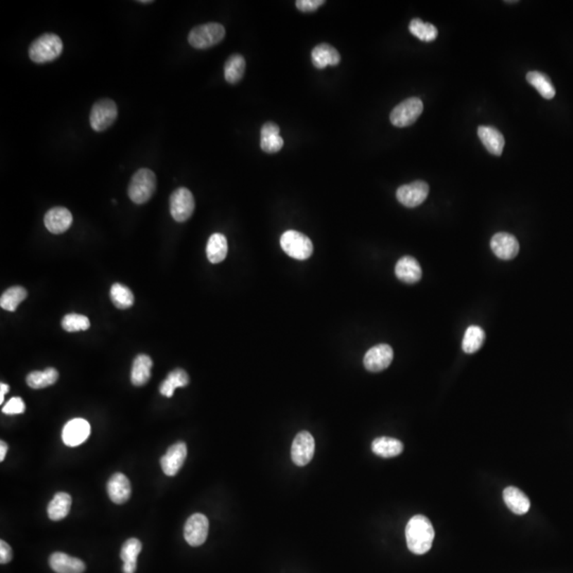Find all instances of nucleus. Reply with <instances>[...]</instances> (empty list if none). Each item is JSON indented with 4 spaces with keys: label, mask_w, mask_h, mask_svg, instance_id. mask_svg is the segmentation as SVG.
<instances>
[{
    "label": "nucleus",
    "mask_w": 573,
    "mask_h": 573,
    "mask_svg": "<svg viewBox=\"0 0 573 573\" xmlns=\"http://www.w3.org/2000/svg\"><path fill=\"white\" fill-rule=\"evenodd\" d=\"M225 28L218 22H208L195 27L189 32L188 41L195 49H208L223 41Z\"/></svg>",
    "instance_id": "nucleus-4"
},
{
    "label": "nucleus",
    "mask_w": 573,
    "mask_h": 573,
    "mask_svg": "<svg viewBox=\"0 0 573 573\" xmlns=\"http://www.w3.org/2000/svg\"><path fill=\"white\" fill-rule=\"evenodd\" d=\"M409 30L414 37L423 41H432L437 37V27L429 22H423L420 18H414L409 25Z\"/></svg>",
    "instance_id": "nucleus-35"
},
{
    "label": "nucleus",
    "mask_w": 573,
    "mask_h": 573,
    "mask_svg": "<svg viewBox=\"0 0 573 573\" xmlns=\"http://www.w3.org/2000/svg\"><path fill=\"white\" fill-rule=\"evenodd\" d=\"M429 195V186L424 181L403 185L396 191L398 201L406 207L414 208L424 203Z\"/></svg>",
    "instance_id": "nucleus-9"
},
{
    "label": "nucleus",
    "mask_w": 573,
    "mask_h": 573,
    "mask_svg": "<svg viewBox=\"0 0 573 573\" xmlns=\"http://www.w3.org/2000/svg\"><path fill=\"white\" fill-rule=\"evenodd\" d=\"M26 411V405H25L24 400L20 397H13L6 404L5 407L3 408V413L7 416H16V414H22Z\"/></svg>",
    "instance_id": "nucleus-38"
},
{
    "label": "nucleus",
    "mask_w": 573,
    "mask_h": 573,
    "mask_svg": "<svg viewBox=\"0 0 573 573\" xmlns=\"http://www.w3.org/2000/svg\"><path fill=\"white\" fill-rule=\"evenodd\" d=\"M156 176L153 171L141 168L135 172L129 185L128 193L135 204H145L153 197L156 191Z\"/></svg>",
    "instance_id": "nucleus-3"
},
{
    "label": "nucleus",
    "mask_w": 573,
    "mask_h": 573,
    "mask_svg": "<svg viewBox=\"0 0 573 573\" xmlns=\"http://www.w3.org/2000/svg\"><path fill=\"white\" fill-rule=\"evenodd\" d=\"M210 530V522L203 514H193L188 518L184 528V537L193 547H199L205 543Z\"/></svg>",
    "instance_id": "nucleus-11"
},
{
    "label": "nucleus",
    "mask_w": 573,
    "mask_h": 573,
    "mask_svg": "<svg viewBox=\"0 0 573 573\" xmlns=\"http://www.w3.org/2000/svg\"><path fill=\"white\" fill-rule=\"evenodd\" d=\"M527 80L545 99H552L555 96V89L551 80L543 72H530L527 75Z\"/></svg>",
    "instance_id": "nucleus-34"
},
{
    "label": "nucleus",
    "mask_w": 573,
    "mask_h": 573,
    "mask_svg": "<svg viewBox=\"0 0 573 573\" xmlns=\"http://www.w3.org/2000/svg\"><path fill=\"white\" fill-rule=\"evenodd\" d=\"M49 565L56 573H83L86 568L82 560L62 552L52 554L49 558Z\"/></svg>",
    "instance_id": "nucleus-18"
},
{
    "label": "nucleus",
    "mask_w": 573,
    "mask_h": 573,
    "mask_svg": "<svg viewBox=\"0 0 573 573\" xmlns=\"http://www.w3.org/2000/svg\"><path fill=\"white\" fill-rule=\"evenodd\" d=\"M281 247L287 255L297 260H306L314 253L312 241L297 231H287L281 235Z\"/></svg>",
    "instance_id": "nucleus-5"
},
{
    "label": "nucleus",
    "mask_w": 573,
    "mask_h": 573,
    "mask_svg": "<svg viewBox=\"0 0 573 573\" xmlns=\"http://www.w3.org/2000/svg\"><path fill=\"white\" fill-rule=\"evenodd\" d=\"M59 379V373L56 368H48L45 371H34L27 376V385L31 389H39L50 387Z\"/></svg>",
    "instance_id": "nucleus-30"
},
{
    "label": "nucleus",
    "mask_w": 573,
    "mask_h": 573,
    "mask_svg": "<svg viewBox=\"0 0 573 573\" xmlns=\"http://www.w3.org/2000/svg\"><path fill=\"white\" fill-rule=\"evenodd\" d=\"M143 549L141 541L137 539H130L124 543L122 548V558L124 562L122 571L124 573H135L137 569V558Z\"/></svg>",
    "instance_id": "nucleus-24"
},
{
    "label": "nucleus",
    "mask_w": 573,
    "mask_h": 573,
    "mask_svg": "<svg viewBox=\"0 0 573 573\" xmlns=\"http://www.w3.org/2000/svg\"><path fill=\"white\" fill-rule=\"evenodd\" d=\"M110 295L112 303L118 309H128L134 304V295L132 291L122 283H114L110 288Z\"/></svg>",
    "instance_id": "nucleus-31"
},
{
    "label": "nucleus",
    "mask_w": 573,
    "mask_h": 573,
    "mask_svg": "<svg viewBox=\"0 0 573 573\" xmlns=\"http://www.w3.org/2000/svg\"><path fill=\"white\" fill-rule=\"evenodd\" d=\"M139 3L141 4V5H150V4H153V1H149V0H145V1H143V0H141V1H139Z\"/></svg>",
    "instance_id": "nucleus-44"
},
{
    "label": "nucleus",
    "mask_w": 573,
    "mask_h": 573,
    "mask_svg": "<svg viewBox=\"0 0 573 573\" xmlns=\"http://www.w3.org/2000/svg\"><path fill=\"white\" fill-rule=\"evenodd\" d=\"M324 4V0H297L295 5L300 11L310 13V12L316 11Z\"/></svg>",
    "instance_id": "nucleus-39"
},
{
    "label": "nucleus",
    "mask_w": 573,
    "mask_h": 573,
    "mask_svg": "<svg viewBox=\"0 0 573 573\" xmlns=\"http://www.w3.org/2000/svg\"><path fill=\"white\" fill-rule=\"evenodd\" d=\"M281 129L274 122H266L262 128V137L275 136L279 135Z\"/></svg>",
    "instance_id": "nucleus-41"
},
{
    "label": "nucleus",
    "mask_w": 573,
    "mask_h": 573,
    "mask_svg": "<svg viewBox=\"0 0 573 573\" xmlns=\"http://www.w3.org/2000/svg\"><path fill=\"white\" fill-rule=\"evenodd\" d=\"M283 147V139L281 135L262 137V139H260V148H262V151L266 152V153H276V152L281 151Z\"/></svg>",
    "instance_id": "nucleus-37"
},
{
    "label": "nucleus",
    "mask_w": 573,
    "mask_h": 573,
    "mask_svg": "<svg viewBox=\"0 0 573 573\" xmlns=\"http://www.w3.org/2000/svg\"><path fill=\"white\" fill-rule=\"evenodd\" d=\"M314 437L308 431H302L293 439L292 447H291V458L292 461L297 466H305L311 461L314 458Z\"/></svg>",
    "instance_id": "nucleus-10"
},
{
    "label": "nucleus",
    "mask_w": 573,
    "mask_h": 573,
    "mask_svg": "<svg viewBox=\"0 0 573 573\" xmlns=\"http://www.w3.org/2000/svg\"><path fill=\"white\" fill-rule=\"evenodd\" d=\"M245 60L241 54L229 56L224 64V78L229 84H237L245 76Z\"/></svg>",
    "instance_id": "nucleus-28"
},
{
    "label": "nucleus",
    "mask_w": 573,
    "mask_h": 573,
    "mask_svg": "<svg viewBox=\"0 0 573 573\" xmlns=\"http://www.w3.org/2000/svg\"><path fill=\"white\" fill-rule=\"evenodd\" d=\"M228 245L226 237L220 233L212 234L206 245V255L212 264H220L226 258Z\"/></svg>",
    "instance_id": "nucleus-25"
},
{
    "label": "nucleus",
    "mask_w": 573,
    "mask_h": 573,
    "mask_svg": "<svg viewBox=\"0 0 573 573\" xmlns=\"http://www.w3.org/2000/svg\"><path fill=\"white\" fill-rule=\"evenodd\" d=\"M62 327L68 333L87 330L91 327L89 318L82 314H70L64 316L62 320Z\"/></svg>",
    "instance_id": "nucleus-36"
},
{
    "label": "nucleus",
    "mask_w": 573,
    "mask_h": 573,
    "mask_svg": "<svg viewBox=\"0 0 573 573\" xmlns=\"http://www.w3.org/2000/svg\"><path fill=\"white\" fill-rule=\"evenodd\" d=\"M63 51V41L59 35L45 33L32 41L29 47V56L34 63L45 64L54 61Z\"/></svg>",
    "instance_id": "nucleus-2"
},
{
    "label": "nucleus",
    "mask_w": 573,
    "mask_h": 573,
    "mask_svg": "<svg viewBox=\"0 0 573 573\" xmlns=\"http://www.w3.org/2000/svg\"><path fill=\"white\" fill-rule=\"evenodd\" d=\"M189 383V376L182 368H176L169 373L168 377L162 381L160 392L162 396L172 397L176 387H186Z\"/></svg>",
    "instance_id": "nucleus-29"
},
{
    "label": "nucleus",
    "mask_w": 573,
    "mask_h": 573,
    "mask_svg": "<svg viewBox=\"0 0 573 573\" xmlns=\"http://www.w3.org/2000/svg\"><path fill=\"white\" fill-rule=\"evenodd\" d=\"M195 207V198L185 187L176 189L170 195V214L176 222L188 220L193 216Z\"/></svg>",
    "instance_id": "nucleus-8"
},
{
    "label": "nucleus",
    "mask_w": 573,
    "mask_h": 573,
    "mask_svg": "<svg viewBox=\"0 0 573 573\" xmlns=\"http://www.w3.org/2000/svg\"><path fill=\"white\" fill-rule=\"evenodd\" d=\"M12 556L11 547L5 541H0V562L8 564L12 560Z\"/></svg>",
    "instance_id": "nucleus-40"
},
{
    "label": "nucleus",
    "mask_w": 573,
    "mask_h": 573,
    "mask_svg": "<svg viewBox=\"0 0 573 573\" xmlns=\"http://www.w3.org/2000/svg\"><path fill=\"white\" fill-rule=\"evenodd\" d=\"M187 456V446L183 442L170 446L166 454L160 458L162 472L169 477H174L182 468Z\"/></svg>",
    "instance_id": "nucleus-13"
},
{
    "label": "nucleus",
    "mask_w": 573,
    "mask_h": 573,
    "mask_svg": "<svg viewBox=\"0 0 573 573\" xmlns=\"http://www.w3.org/2000/svg\"><path fill=\"white\" fill-rule=\"evenodd\" d=\"M153 366L151 358L145 354H141L133 362L131 381L135 387L145 385L151 377V368Z\"/></svg>",
    "instance_id": "nucleus-23"
},
{
    "label": "nucleus",
    "mask_w": 573,
    "mask_h": 573,
    "mask_svg": "<svg viewBox=\"0 0 573 573\" xmlns=\"http://www.w3.org/2000/svg\"><path fill=\"white\" fill-rule=\"evenodd\" d=\"M478 136L489 153L495 156L501 155L506 141L499 130L494 127L481 126L478 129Z\"/></svg>",
    "instance_id": "nucleus-21"
},
{
    "label": "nucleus",
    "mask_w": 573,
    "mask_h": 573,
    "mask_svg": "<svg viewBox=\"0 0 573 573\" xmlns=\"http://www.w3.org/2000/svg\"><path fill=\"white\" fill-rule=\"evenodd\" d=\"M485 333L481 327L470 326L464 335L462 349L466 354H474L478 352L484 343Z\"/></svg>",
    "instance_id": "nucleus-32"
},
{
    "label": "nucleus",
    "mask_w": 573,
    "mask_h": 573,
    "mask_svg": "<svg viewBox=\"0 0 573 573\" xmlns=\"http://www.w3.org/2000/svg\"><path fill=\"white\" fill-rule=\"evenodd\" d=\"M491 251L502 260L514 259L520 252L517 239L508 233H497L491 240Z\"/></svg>",
    "instance_id": "nucleus-15"
},
{
    "label": "nucleus",
    "mask_w": 573,
    "mask_h": 573,
    "mask_svg": "<svg viewBox=\"0 0 573 573\" xmlns=\"http://www.w3.org/2000/svg\"><path fill=\"white\" fill-rule=\"evenodd\" d=\"M118 116V108L116 103L108 98L98 100L89 114L91 127L96 132H103L108 130Z\"/></svg>",
    "instance_id": "nucleus-6"
},
{
    "label": "nucleus",
    "mask_w": 573,
    "mask_h": 573,
    "mask_svg": "<svg viewBox=\"0 0 573 573\" xmlns=\"http://www.w3.org/2000/svg\"><path fill=\"white\" fill-rule=\"evenodd\" d=\"M395 274L399 281L406 283H416L422 278V268L416 258L405 256L400 258L395 266Z\"/></svg>",
    "instance_id": "nucleus-19"
},
{
    "label": "nucleus",
    "mask_w": 573,
    "mask_h": 573,
    "mask_svg": "<svg viewBox=\"0 0 573 573\" xmlns=\"http://www.w3.org/2000/svg\"><path fill=\"white\" fill-rule=\"evenodd\" d=\"M27 295L26 289L20 285H14L3 293L0 297V306L7 311L14 312L18 305L26 300Z\"/></svg>",
    "instance_id": "nucleus-33"
},
{
    "label": "nucleus",
    "mask_w": 573,
    "mask_h": 573,
    "mask_svg": "<svg viewBox=\"0 0 573 573\" xmlns=\"http://www.w3.org/2000/svg\"><path fill=\"white\" fill-rule=\"evenodd\" d=\"M503 500L514 514L524 515L530 510L531 502L528 496L517 487H506L503 491Z\"/></svg>",
    "instance_id": "nucleus-22"
},
{
    "label": "nucleus",
    "mask_w": 573,
    "mask_h": 573,
    "mask_svg": "<svg viewBox=\"0 0 573 573\" xmlns=\"http://www.w3.org/2000/svg\"><path fill=\"white\" fill-rule=\"evenodd\" d=\"M372 450L375 454L381 458H394L399 456L404 450V445L399 439L393 437H377L373 441Z\"/></svg>",
    "instance_id": "nucleus-26"
},
{
    "label": "nucleus",
    "mask_w": 573,
    "mask_h": 573,
    "mask_svg": "<svg viewBox=\"0 0 573 573\" xmlns=\"http://www.w3.org/2000/svg\"><path fill=\"white\" fill-rule=\"evenodd\" d=\"M9 385H6V383H1V385H0V404H4L5 395L9 392Z\"/></svg>",
    "instance_id": "nucleus-42"
},
{
    "label": "nucleus",
    "mask_w": 573,
    "mask_h": 573,
    "mask_svg": "<svg viewBox=\"0 0 573 573\" xmlns=\"http://www.w3.org/2000/svg\"><path fill=\"white\" fill-rule=\"evenodd\" d=\"M72 497L67 493H58L48 506V516L50 520L58 522L64 520L70 514L72 508Z\"/></svg>",
    "instance_id": "nucleus-27"
},
{
    "label": "nucleus",
    "mask_w": 573,
    "mask_h": 573,
    "mask_svg": "<svg viewBox=\"0 0 573 573\" xmlns=\"http://www.w3.org/2000/svg\"><path fill=\"white\" fill-rule=\"evenodd\" d=\"M8 451V445L5 442H0V461L3 462L5 460L6 454Z\"/></svg>",
    "instance_id": "nucleus-43"
},
{
    "label": "nucleus",
    "mask_w": 573,
    "mask_h": 573,
    "mask_svg": "<svg viewBox=\"0 0 573 573\" xmlns=\"http://www.w3.org/2000/svg\"><path fill=\"white\" fill-rule=\"evenodd\" d=\"M72 212L65 207H53L46 212L44 222L46 228L54 235L63 234L72 226Z\"/></svg>",
    "instance_id": "nucleus-16"
},
{
    "label": "nucleus",
    "mask_w": 573,
    "mask_h": 573,
    "mask_svg": "<svg viewBox=\"0 0 573 573\" xmlns=\"http://www.w3.org/2000/svg\"><path fill=\"white\" fill-rule=\"evenodd\" d=\"M423 110L424 104L420 98H408L392 110L389 120L393 126L405 128L413 124L422 115Z\"/></svg>",
    "instance_id": "nucleus-7"
},
{
    "label": "nucleus",
    "mask_w": 573,
    "mask_h": 573,
    "mask_svg": "<svg viewBox=\"0 0 573 573\" xmlns=\"http://www.w3.org/2000/svg\"><path fill=\"white\" fill-rule=\"evenodd\" d=\"M393 349L387 344H379L366 352L363 364L368 372L378 373L389 368L393 361Z\"/></svg>",
    "instance_id": "nucleus-12"
},
{
    "label": "nucleus",
    "mask_w": 573,
    "mask_h": 573,
    "mask_svg": "<svg viewBox=\"0 0 573 573\" xmlns=\"http://www.w3.org/2000/svg\"><path fill=\"white\" fill-rule=\"evenodd\" d=\"M406 539L412 553H427L434 541V529L430 520L423 515L413 516L406 527Z\"/></svg>",
    "instance_id": "nucleus-1"
},
{
    "label": "nucleus",
    "mask_w": 573,
    "mask_h": 573,
    "mask_svg": "<svg viewBox=\"0 0 573 573\" xmlns=\"http://www.w3.org/2000/svg\"><path fill=\"white\" fill-rule=\"evenodd\" d=\"M91 435V425L83 418H75L64 426L62 439L70 447H76L84 443Z\"/></svg>",
    "instance_id": "nucleus-14"
},
{
    "label": "nucleus",
    "mask_w": 573,
    "mask_h": 573,
    "mask_svg": "<svg viewBox=\"0 0 573 573\" xmlns=\"http://www.w3.org/2000/svg\"><path fill=\"white\" fill-rule=\"evenodd\" d=\"M132 489L129 479L124 474L112 475L108 482V494L114 503L122 504L128 501L131 497Z\"/></svg>",
    "instance_id": "nucleus-17"
},
{
    "label": "nucleus",
    "mask_w": 573,
    "mask_h": 573,
    "mask_svg": "<svg viewBox=\"0 0 573 573\" xmlns=\"http://www.w3.org/2000/svg\"><path fill=\"white\" fill-rule=\"evenodd\" d=\"M314 65L318 70H324L327 66H335L341 61L339 51L328 44H320L311 52Z\"/></svg>",
    "instance_id": "nucleus-20"
}]
</instances>
